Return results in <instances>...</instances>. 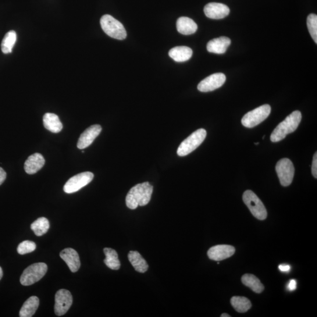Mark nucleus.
Returning <instances> with one entry per match:
<instances>
[{"label": "nucleus", "instance_id": "nucleus-16", "mask_svg": "<svg viewBox=\"0 0 317 317\" xmlns=\"http://www.w3.org/2000/svg\"><path fill=\"white\" fill-rule=\"evenodd\" d=\"M43 156L38 153L31 155L24 164V170L29 174L36 173L45 165Z\"/></svg>", "mask_w": 317, "mask_h": 317}, {"label": "nucleus", "instance_id": "nucleus-11", "mask_svg": "<svg viewBox=\"0 0 317 317\" xmlns=\"http://www.w3.org/2000/svg\"><path fill=\"white\" fill-rule=\"evenodd\" d=\"M226 80V77L224 74H213L202 81L199 84L198 89L202 92L213 91L222 87Z\"/></svg>", "mask_w": 317, "mask_h": 317}, {"label": "nucleus", "instance_id": "nucleus-32", "mask_svg": "<svg viewBox=\"0 0 317 317\" xmlns=\"http://www.w3.org/2000/svg\"><path fill=\"white\" fill-rule=\"evenodd\" d=\"M7 177V174L5 170L0 167V185H2L4 181H5Z\"/></svg>", "mask_w": 317, "mask_h": 317}, {"label": "nucleus", "instance_id": "nucleus-23", "mask_svg": "<svg viewBox=\"0 0 317 317\" xmlns=\"http://www.w3.org/2000/svg\"><path fill=\"white\" fill-rule=\"evenodd\" d=\"M241 281L245 286L250 288L252 291L256 293H261L265 289V287L261 281L252 274H244L241 278Z\"/></svg>", "mask_w": 317, "mask_h": 317}, {"label": "nucleus", "instance_id": "nucleus-6", "mask_svg": "<svg viewBox=\"0 0 317 317\" xmlns=\"http://www.w3.org/2000/svg\"><path fill=\"white\" fill-rule=\"evenodd\" d=\"M243 200L256 218L264 220L267 218V212L264 205L253 192L246 191L243 195Z\"/></svg>", "mask_w": 317, "mask_h": 317}, {"label": "nucleus", "instance_id": "nucleus-17", "mask_svg": "<svg viewBox=\"0 0 317 317\" xmlns=\"http://www.w3.org/2000/svg\"><path fill=\"white\" fill-rule=\"evenodd\" d=\"M231 44L230 39L226 37H221L210 41L207 45V49L209 52L223 54Z\"/></svg>", "mask_w": 317, "mask_h": 317}, {"label": "nucleus", "instance_id": "nucleus-33", "mask_svg": "<svg viewBox=\"0 0 317 317\" xmlns=\"http://www.w3.org/2000/svg\"><path fill=\"white\" fill-rule=\"evenodd\" d=\"M279 269L282 272H290L291 267L288 265H281L279 266Z\"/></svg>", "mask_w": 317, "mask_h": 317}, {"label": "nucleus", "instance_id": "nucleus-24", "mask_svg": "<svg viewBox=\"0 0 317 317\" xmlns=\"http://www.w3.org/2000/svg\"><path fill=\"white\" fill-rule=\"evenodd\" d=\"M104 251L106 256L104 262L106 266L113 270H119L120 263L117 252L110 248H105Z\"/></svg>", "mask_w": 317, "mask_h": 317}, {"label": "nucleus", "instance_id": "nucleus-7", "mask_svg": "<svg viewBox=\"0 0 317 317\" xmlns=\"http://www.w3.org/2000/svg\"><path fill=\"white\" fill-rule=\"evenodd\" d=\"M271 110L272 109L269 105L266 104L259 106L245 114L241 119V123L246 128H254L268 117Z\"/></svg>", "mask_w": 317, "mask_h": 317}, {"label": "nucleus", "instance_id": "nucleus-4", "mask_svg": "<svg viewBox=\"0 0 317 317\" xmlns=\"http://www.w3.org/2000/svg\"><path fill=\"white\" fill-rule=\"evenodd\" d=\"M47 270L48 267L45 263H34L24 270L20 277V283L24 286H31L40 281L47 273Z\"/></svg>", "mask_w": 317, "mask_h": 317}, {"label": "nucleus", "instance_id": "nucleus-10", "mask_svg": "<svg viewBox=\"0 0 317 317\" xmlns=\"http://www.w3.org/2000/svg\"><path fill=\"white\" fill-rule=\"evenodd\" d=\"M73 302L72 294L69 290H59L56 292L55 297L54 311L55 314L62 316L69 311Z\"/></svg>", "mask_w": 317, "mask_h": 317}, {"label": "nucleus", "instance_id": "nucleus-15", "mask_svg": "<svg viewBox=\"0 0 317 317\" xmlns=\"http://www.w3.org/2000/svg\"><path fill=\"white\" fill-rule=\"evenodd\" d=\"M60 258L67 263L71 272L76 273L80 269L81 262L78 252L74 249L67 248L60 251Z\"/></svg>", "mask_w": 317, "mask_h": 317}, {"label": "nucleus", "instance_id": "nucleus-37", "mask_svg": "<svg viewBox=\"0 0 317 317\" xmlns=\"http://www.w3.org/2000/svg\"><path fill=\"white\" fill-rule=\"evenodd\" d=\"M265 135L264 137H263V139H265Z\"/></svg>", "mask_w": 317, "mask_h": 317}, {"label": "nucleus", "instance_id": "nucleus-9", "mask_svg": "<svg viewBox=\"0 0 317 317\" xmlns=\"http://www.w3.org/2000/svg\"><path fill=\"white\" fill-rule=\"evenodd\" d=\"M94 174L85 172L77 174L67 181L64 185V191L66 194H73L87 186L94 179Z\"/></svg>", "mask_w": 317, "mask_h": 317}, {"label": "nucleus", "instance_id": "nucleus-3", "mask_svg": "<svg viewBox=\"0 0 317 317\" xmlns=\"http://www.w3.org/2000/svg\"><path fill=\"white\" fill-rule=\"evenodd\" d=\"M102 30L108 36L116 40H123L126 38V31L123 24L108 14L103 16L100 21Z\"/></svg>", "mask_w": 317, "mask_h": 317}, {"label": "nucleus", "instance_id": "nucleus-22", "mask_svg": "<svg viewBox=\"0 0 317 317\" xmlns=\"http://www.w3.org/2000/svg\"><path fill=\"white\" fill-rule=\"evenodd\" d=\"M40 300L36 296H32L24 302L20 311V317H31L37 310Z\"/></svg>", "mask_w": 317, "mask_h": 317}, {"label": "nucleus", "instance_id": "nucleus-25", "mask_svg": "<svg viewBox=\"0 0 317 317\" xmlns=\"http://www.w3.org/2000/svg\"><path fill=\"white\" fill-rule=\"evenodd\" d=\"M230 302L235 310H236L238 312L244 313L247 312L251 307L250 301L244 297H233L231 298Z\"/></svg>", "mask_w": 317, "mask_h": 317}, {"label": "nucleus", "instance_id": "nucleus-13", "mask_svg": "<svg viewBox=\"0 0 317 317\" xmlns=\"http://www.w3.org/2000/svg\"><path fill=\"white\" fill-rule=\"evenodd\" d=\"M204 13L209 19L219 20L224 19L230 13V9L222 3H211L205 7Z\"/></svg>", "mask_w": 317, "mask_h": 317}, {"label": "nucleus", "instance_id": "nucleus-35", "mask_svg": "<svg viewBox=\"0 0 317 317\" xmlns=\"http://www.w3.org/2000/svg\"><path fill=\"white\" fill-rule=\"evenodd\" d=\"M221 316L222 317H230L231 316L228 314H225V313H224V314H222V315H221Z\"/></svg>", "mask_w": 317, "mask_h": 317}, {"label": "nucleus", "instance_id": "nucleus-12", "mask_svg": "<svg viewBox=\"0 0 317 317\" xmlns=\"http://www.w3.org/2000/svg\"><path fill=\"white\" fill-rule=\"evenodd\" d=\"M235 251L236 249L232 245H217L209 249L208 256L212 261L219 262L230 258L235 253Z\"/></svg>", "mask_w": 317, "mask_h": 317}, {"label": "nucleus", "instance_id": "nucleus-8", "mask_svg": "<svg viewBox=\"0 0 317 317\" xmlns=\"http://www.w3.org/2000/svg\"><path fill=\"white\" fill-rule=\"evenodd\" d=\"M276 170L280 183L282 186H289L293 181L294 176L293 163L288 158L281 159L277 162Z\"/></svg>", "mask_w": 317, "mask_h": 317}, {"label": "nucleus", "instance_id": "nucleus-36", "mask_svg": "<svg viewBox=\"0 0 317 317\" xmlns=\"http://www.w3.org/2000/svg\"><path fill=\"white\" fill-rule=\"evenodd\" d=\"M259 142H257V143H255V145H259Z\"/></svg>", "mask_w": 317, "mask_h": 317}, {"label": "nucleus", "instance_id": "nucleus-20", "mask_svg": "<svg viewBox=\"0 0 317 317\" xmlns=\"http://www.w3.org/2000/svg\"><path fill=\"white\" fill-rule=\"evenodd\" d=\"M43 123L46 129L52 133H59L62 130V123L56 114L45 113L43 117Z\"/></svg>", "mask_w": 317, "mask_h": 317}, {"label": "nucleus", "instance_id": "nucleus-26", "mask_svg": "<svg viewBox=\"0 0 317 317\" xmlns=\"http://www.w3.org/2000/svg\"><path fill=\"white\" fill-rule=\"evenodd\" d=\"M49 222L45 217H40L31 224V229L37 236L47 233L49 229Z\"/></svg>", "mask_w": 317, "mask_h": 317}, {"label": "nucleus", "instance_id": "nucleus-21", "mask_svg": "<svg viewBox=\"0 0 317 317\" xmlns=\"http://www.w3.org/2000/svg\"><path fill=\"white\" fill-rule=\"evenodd\" d=\"M128 259L131 265L138 272L144 273L148 270L149 266L145 260L137 251H131L128 254Z\"/></svg>", "mask_w": 317, "mask_h": 317}, {"label": "nucleus", "instance_id": "nucleus-29", "mask_svg": "<svg viewBox=\"0 0 317 317\" xmlns=\"http://www.w3.org/2000/svg\"><path fill=\"white\" fill-rule=\"evenodd\" d=\"M36 244L34 242L29 240H26L19 245L17 247V252L19 254L23 255L34 251L36 249Z\"/></svg>", "mask_w": 317, "mask_h": 317}, {"label": "nucleus", "instance_id": "nucleus-28", "mask_svg": "<svg viewBox=\"0 0 317 317\" xmlns=\"http://www.w3.org/2000/svg\"><path fill=\"white\" fill-rule=\"evenodd\" d=\"M307 27L309 34L313 40L317 43V16L316 14H311L307 17Z\"/></svg>", "mask_w": 317, "mask_h": 317}, {"label": "nucleus", "instance_id": "nucleus-27", "mask_svg": "<svg viewBox=\"0 0 317 317\" xmlns=\"http://www.w3.org/2000/svg\"><path fill=\"white\" fill-rule=\"evenodd\" d=\"M17 41V34L14 31L7 33L2 42V50L5 54L12 53L14 45Z\"/></svg>", "mask_w": 317, "mask_h": 317}, {"label": "nucleus", "instance_id": "nucleus-30", "mask_svg": "<svg viewBox=\"0 0 317 317\" xmlns=\"http://www.w3.org/2000/svg\"><path fill=\"white\" fill-rule=\"evenodd\" d=\"M311 171L313 176H314L315 179L317 178V154L316 152L314 155V157H313L312 166H311Z\"/></svg>", "mask_w": 317, "mask_h": 317}, {"label": "nucleus", "instance_id": "nucleus-2", "mask_svg": "<svg viewBox=\"0 0 317 317\" xmlns=\"http://www.w3.org/2000/svg\"><path fill=\"white\" fill-rule=\"evenodd\" d=\"M301 119V113L299 110L291 113L274 129L271 135V141L277 142L284 140L287 135L293 133L297 129Z\"/></svg>", "mask_w": 317, "mask_h": 317}, {"label": "nucleus", "instance_id": "nucleus-18", "mask_svg": "<svg viewBox=\"0 0 317 317\" xmlns=\"http://www.w3.org/2000/svg\"><path fill=\"white\" fill-rule=\"evenodd\" d=\"M177 31L183 35H191L198 30V25L193 20L186 17H180L176 23Z\"/></svg>", "mask_w": 317, "mask_h": 317}, {"label": "nucleus", "instance_id": "nucleus-14", "mask_svg": "<svg viewBox=\"0 0 317 317\" xmlns=\"http://www.w3.org/2000/svg\"><path fill=\"white\" fill-rule=\"evenodd\" d=\"M101 131L102 127L99 124H94L89 127L81 135L77 143L78 148L84 149L88 147L100 134Z\"/></svg>", "mask_w": 317, "mask_h": 317}, {"label": "nucleus", "instance_id": "nucleus-34", "mask_svg": "<svg viewBox=\"0 0 317 317\" xmlns=\"http://www.w3.org/2000/svg\"><path fill=\"white\" fill-rule=\"evenodd\" d=\"M3 276V270L1 267H0V280H2Z\"/></svg>", "mask_w": 317, "mask_h": 317}, {"label": "nucleus", "instance_id": "nucleus-19", "mask_svg": "<svg viewBox=\"0 0 317 317\" xmlns=\"http://www.w3.org/2000/svg\"><path fill=\"white\" fill-rule=\"evenodd\" d=\"M192 55H193L192 49L185 46L173 48L169 52L170 58L178 62L187 61L191 59Z\"/></svg>", "mask_w": 317, "mask_h": 317}, {"label": "nucleus", "instance_id": "nucleus-31", "mask_svg": "<svg viewBox=\"0 0 317 317\" xmlns=\"http://www.w3.org/2000/svg\"><path fill=\"white\" fill-rule=\"evenodd\" d=\"M296 288L297 281L294 280H290L289 283L287 285V290L290 291H293L296 290Z\"/></svg>", "mask_w": 317, "mask_h": 317}, {"label": "nucleus", "instance_id": "nucleus-5", "mask_svg": "<svg viewBox=\"0 0 317 317\" xmlns=\"http://www.w3.org/2000/svg\"><path fill=\"white\" fill-rule=\"evenodd\" d=\"M207 135L204 129H199L181 142L177 149V154L179 156H185L197 149L204 141Z\"/></svg>", "mask_w": 317, "mask_h": 317}, {"label": "nucleus", "instance_id": "nucleus-1", "mask_svg": "<svg viewBox=\"0 0 317 317\" xmlns=\"http://www.w3.org/2000/svg\"><path fill=\"white\" fill-rule=\"evenodd\" d=\"M154 187L148 182L135 185L128 192L126 197L127 207L132 210L137 209L139 206H144L150 202Z\"/></svg>", "mask_w": 317, "mask_h": 317}]
</instances>
